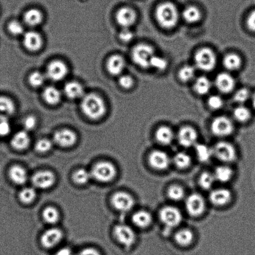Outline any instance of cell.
Returning a JSON list of instances; mask_svg holds the SVG:
<instances>
[{"mask_svg":"<svg viewBox=\"0 0 255 255\" xmlns=\"http://www.w3.org/2000/svg\"><path fill=\"white\" fill-rule=\"evenodd\" d=\"M56 181V177L53 172L43 170L36 172L31 177L32 185L36 188L47 189L53 186Z\"/></svg>","mask_w":255,"mask_h":255,"instance_id":"4fadbf2b","label":"cell"},{"mask_svg":"<svg viewBox=\"0 0 255 255\" xmlns=\"http://www.w3.org/2000/svg\"><path fill=\"white\" fill-rule=\"evenodd\" d=\"M53 141L62 147L74 146L77 141V136L73 131L69 129H62L55 132Z\"/></svg>","mask_w":255,"mask_h":255,"instance_id":"e0dca14e","label":"cell"},{"mask_svg":"<svg viewBox=\"0 0 255 255\" xmlns=\"http://www.w3.org/2000/svg\"><path fill=\"white\" fill-rule=\"evenodd\" d=\"M45 77L43 74L39 72H34L30 75L29 82L30 85L33 87H41L44 84Z\"/></svg>","mask_w":255,"mask_h":255,"instance_id":"7dc6e473","label":"cell"},{"mask_svg":"<svg viewBox=\"0 0 255 255\" xmlns=\"http://www.w3.org/2000/svg\"><path fill=\"white\" fill-rule=\"evenodd\" d=\"M186 211L190 216L199 217L204 214L206 208V201L201 194L193 193L185 200Z\"/></svg>","mask_w":255,"mask_h":255,"instance_id":"9c48e42d","label":"cell"},{"mask_svg":"<svg viewBox=\"0 0 255 255\" xmlns=\"http://www.w3.org/2000/svg\"><path fill=\"white\" fill-rule=\"evenodd\" d=\"M213 174L216 181L226 183L231 181L233 177L234 171L231 167L224 164L217 167Z\"/></svg>","mask_w":255,"mask_h":255,"instance_id":"f546056e","label":"cell"},{"mask_svg":"<svg viewBox=\"0 0 255 255\" xmlns=\"http://www.w3.org/2000/svg\"><path fill=\"white\" fill-rule=\"evenodd\" d=\"M43 44L41 35L35 31H29L24 34V46L30 51H39Z\"/></svg>","mask_w":255,"mask_h":255,"instance_id":"ffe728a7","label":"cell"},{"mask_svg":"<svg viewBox=\"0 0 255 255\" xmlns=\"http://www.w3.org/2000/svg\"><path fill=\"white\" fill-rule=\"evenodd\" d=\"M133 37V33L129 28H124L119 33L120 39L125 42L131 41Z\"/></svg>","mask_w":255,"mask_h":255,"instance_id":"db71d44e","label":"cell"},{"mask_svg":"<svg viewBox=\"0 0 255 255\" xmlns=\"http://www.w3.org/2000/svg\"><path fill=\"white\" fill-rule=\"evenodd\" d=\"M252 104H253L254 108L255 109V93L252 96Z\"/></svg>","mask_w":255,"mask_h":255,"instance_id":"91938a15","label":"cell"},{"mask_svg":"<svg viewBox=\"0 0 255 255\" xmlns=\"http://www.w3.org/2000/svg\"><path fill=\"white\" fill-rule=\"evenodd\" d=\"M53 143L48 139H39L35 145V149L40 153H45L52 149Z\"/></svg>","mask_w":255,"mask_h":255,"instance_id":"f6af8a7d","label":"cell"},{"mask_svg":"<svg viewBox=\"0 0 255 255\" xmlns=\"http://www.w3.org/2000/svg\"><path fill=\"white\" fill-rule=\"evenodd\" d=\"M36 126V119L33 116H28L24 119V127L25 130H32Z\"/></svg>","mask_w":255,"mask_h":255,"instance_id":"11a10c76","label":"cell"},{"mask_svg":"<svg viewBox=\"0 0 255 255\" xmlns=\"http://www.w3.org/2000/svg\"><path fill=\"white\" fill-rule=\"evenodd\" d=\"M197 139H198V134L196 130L191 127H182L177 134L179 143L181 146L186 148L196 146L198 143Z\"/></svg>","mask_w":255,"mask_h":255,"instance_id":"5bb4252c","label":"cell"},{"mask_svg":"<svg viewBox=\"0 0 255 255\" xmlns=\"http://www.w3.org/2000/svg\"><path fill=\"white\" fill-rule=\"evenodd\" d=\"M208 104L211 109L218 110L222 108L224 105L223 99L218 96H213L210 97Z\"/></svg>","mask_w":255,"mask_h":255,"instance_id":"f907efd6","label":"cell"},{"mask_svg":"<svg viewBox=\"0 0 255 255\" xmlns=\"http://www.w3.org/2000/svg\"><path fill=\"white\" fill-rule=\"evenodd\" d=\"M9 177L14 184L22 185L26 183L27 180V174L26 169L19 165H14L10 167Z\"/></svg>","mask_w":255,"mask_h":255,"instance_id":"cb8c5ba5","label":"cell"},{"mask_svg":"<svg viewBox=\"0 0 255 255\" xmlns=\"http://www.w3.org/2000/svg\"><path fill=\"white\" fill-rule=\"evenodd\" d=\"M155 136L159 143L167 146L174 141L175 134L171 128L162 126L157 129Z\"/></svg>","mask_w":255,"mask_h":255,"instance_id":"d4e9b609","label":"cell"},{"mask_svg":"<svg viewBox=\"0 0 255 255\" xmlns=\"http://www.w3.org/2000/svg\"><path fill=\"white\" fill-rule=\"evenodd\" d=\"M114 236L118 243L127 248L133 246L136 242V235L131 227L119 224L114 228Z\"/></svg>","mask_w":255,"mask_h":255,"instance_id":"ba28073f","label":"cell"},{"mask_svg":"<svg viewBox=\"0 0 255 255\" xmlns=\"http://www.w3.org/2000/svg\"><path fill=\"white\" fill-rule=\"evenodd\" d=\"M112 206L117 211L127 212L131 211L135 205L134 197L126 192H117L111 198Z\"/></svg>","mask_w":255,"mask_h":255,"instance_id":"30bf717a","label":"cell"},{"mask_svg":"<svg viewBox=\"0 0 255 255\" xmlns=\"http://www.w3.org/2000/svg\"><path fill=\"white\" fill-rule=\"evenodd\" d=\"M232 194L229 189L218 188L212 190L209 195V200L215 206H226L231 201Z\"/></svg>","mask_w":255,"mask_h":255,"instance_id":"ac0fdd59","label":"cell"},{"mask_svg":"<svg viewBox=\"0 0 255 255\" xmlns=\"http://www.w3.org/2000/svg\"><path fill=\"white\" fill-rule=\"evenodd\" d=\"M201 12L199 8L194 6L186 7L182 12V17L189 23H196L201 19Z\"/></svg>","mask_w":255,"mask_h":255,"instance_id":"d6a6232c","label":"cell"},{"mask_svg":"<svg viewBox=\"0 0 255 255\" xmlns=\"http://www.w3.org/2000/svg\"><path fill=\"white\" fill-rule=\"evenodd\" d=\"M81 111L87 118L97 121L106 113V108L103 99L95 94H89L82 97Z\"/></svg>","mask_w":255,"mask_h":255,"instance_id":"6da1fadb","label":"cell"},{"mask_svg":"<svg viewBox=\"0 0 255 255\" xmlns=\"http://www.w3.org/2000/svg\"><path fill=\"white\" fill-rule=\"evenodd\" d=\"M216 85L219 91L222 93L228 94L233 91L236 86V81L231 75L224 72L217 76Z\"/></svg>","mask_w":255,"mask_h":255,"instance_id":"44dd1931","label":"cell"},{"mask_svg":"<svg viewBox=\"0 0 255 255\" xmlns=\"http://www.w3.org/2000/svg\"><path fill=\"white\" fill-rule=\"evenodd\" d=\"M223 63L229 71H237L241 67L242 59L237 54H229L224 57Z\"/></svg>","mask_w":255,"mask_h":255,"instance_id":"d590c367","label":"cell"},{"mask_svg":"<svg viewBox=\"0 0 255 255\" xmlns=\"http://www.w3.org/2000/svg\"><path fill=\"white\" fill-rule=\"evenodd\" d=\"M195 63L197 68L203 71H211L216 67V54L209 48L200 49L195 56Z\"/></svg>","mask_w":255,"mask_h":255,"instance_id":"8992f818","label":"cell"},{"mask_svg":"<svg viewBox=\"0 0 255 255\" xmlns=\"http://www.w3.org/2000/svg\"><path fill=\"white\" fill-rule=\"evenodd\" d=\"M72 180L75 183L79 185H84L87 183L92 178L91 172L86 169H79L76 170L72 174Z\"/></svg>","mask_w":255,"mask_h":255,"instance_id":"60d3db41","label":"cell"},{"mask_svg":"<svg viewBox=\"0 0 255 255\" xmlns=\"http://www.w3.org/2000/svg\"><path fill=\"white\" fill-rule=\"evenodd\" d=\"M212 132L218 137H226L231 135L234 130L233 123L226 117H219L215 119L211 125Z\"/></svg>","mask_w":255,"mask_h":255,"instance_id":"7c38bea8","label":"cell"},{"mask_svg":"<svg viewBox=\"0 0 255 255\" xmlns=\"http://www.w3.org/2000/svg\"><path fill=\"white\" fill-rule=\"evenodd\" d=\"M119 82L120 86L126 89L132 88L134 83V79L128 75L121 76V78L119 79Z\"/></svg>","mask_w":255,"mask_h":255,"instance_id":"f5cc1de1","label":"cell"},{"mask_svg":"<svg viewBox=\"0 0 255 255\" xmlns=\"http://www.w3.org/2000/svg\"><path fill=\"white\" fill-rule=\"evenodd\" d=\"M247 24L251 31L255 32V9L249 14L247 18Z\"/></svg>","mask_w":255,"mask_h":255,"instance_id":"9f6ffc18","label":"cell"},{"mask_svg":"<svg viewBox=\"0 0 255 255\" xmlns=\"http://www.w3.org/2000/svg\"><path fill=\"white\" fill-rule=\"evenodd\" d=\"M148 161L152 168L157 171H164L170 166L172 160L166 152L155 149L149 154Z\"/></svg>","mask_w":255,"mask_h":255,"instance_id":"8fae6325","label":"cell"},{"mask_svg":"<svg viewBox=\"0 0 255 255\" xmlns=\"http://www.w3.org/2000/svg\"><path fill=\"white\" fill-rule=\"evenodd\" d=\"M153 218L148 211L141 210L135 212L132 216V222L135 226L140 229H146L152 223Z\"/></svg>","mask_w":255,"mask_h":255,"instance_id":"603a6c76","label":"cell"},{"mask_svg":"<svg viewBox=\"0 0 255 255\" xmlns=\"http://www.w3.org/2000/svg\"><path fill=\"white\" fill-rule=\"evenodd\" d=\"M126 63L123 58L119 55H113L107 60L106 67L109 73L112 76H118L124 71Z\"/></svg>","mask_w":255,"mask_h":255,"instance_id":"7402d4cb","label":"cell"},{"mask_svg":"<svg viewBox=\"0 0 255 255\" xmlns=\"http://www.w3.org/2000/svg\"><path fill=\"white\" fill-rule=\"evenodd\" d=\"M10 132H11V126L8 119H0V136H6Z\"/></svg>","mask_w":255,"mask_h":255,"instance_id":"816d5d0a","label":"cell"},{"mask_svg":"<svg viewBox=\"0 0 255 255\" xmlns=\"http://www.w3.org/2000/svg\"><path fill=\"white\" fill-rule=\"evenodd\" d=\"M24 19L28 26L34 27L41 23L43 16L38 9H31L25 12Z\"/></svg>","mask_w":255,"mask_h":255,"instance_id":"1f68e13d","label":"cell"},{"mask_svg":"<svg viewBox=\"0 0 255 255\" xmlns=\"http://www.w3.org/2000/svg\"><path fill=\"white\" fill-rule=\"evenodd\" d=\"M167 196L172 201H181L186 197V192L180 185L173 184L167 189Z\"/></svg>","mask_w":255,"mask_h":255,"instance_id":"8d00e7d4","label":"cell"},{"mask_svg":"<svg viewBox=\"0 0 255 255\" xmlns=\"http://www.w3.org/2000/svg\"><path fill=\"white\" fill-rule=\"evenodd\" d=\"M211 82L206 77H201L197 79L194 84V90L199 95H206L209 93L211 89Z\"/></svg>","mask_w":255,"mask_h":255,"instance_id":"74e56055","label":"cell"},{"mask_svg":"<svg viewBox=\"0 0 255 255\" xmlns=\"http://www.w3.org/2000/svg\"><path fill=\"white\" fill-rule=\"evenodd\" d=\"M92 178L96 181L107 183L112 181L116 176L117 170L113 164L108 161H100L91 169Z\"/></svg>","mask_w":255,"mask_h":255,"instance_id":"3957f363","label":"cell"},{"mask_svg":"<svg viewBox=\"0 0 255 255\" xmlns=\"http://www.w3.org/2000/svg\"><path fill=\"white\" fill-rule=\"evenodd\" d=\"M234 116L237 121L245 123L251 119V112L247 107L239 106L234 110Z\"/></svg>","mask_w":255,"mask_h":255,"instance_id":"7bdbcfd3","label":"cell"},{"mask_svg":"<svg viewBox=\"0 0 255 255\" xmlns=\"http://www.w3.org/2000/svg\"><path fill=\"white\" fill-rule=\"evenodd\" d=\"M172 161L179 169H184L191 166L192 158L187 152L180 151L174 155Z\"/></svg>","mask_w":255,"mask_h":255,"instance_id":"836d02e7","label":"cell"},{"mask_svg":"<svg viewBox=\"0 0 255 255\" xmlns=\"http://www.w3.org/2000/svg\"><path fill=\"white\" fill-rule=\"evenodd\" d=\"M64 93L70 99H77L84 97V89L77 82H70L64 87Z\"/></svg>","mask_w":255,"mask_h":255,"instance_id":"83f0119b","label":"cell"},{"mask_svg":"<svg viewBox=\"0 0 255 255\" xmlns=\"http://www.w3.org/2000/svg\"><path fill=\"white\" fill-rule=\"evenodd\" d=\"M194 147L196 148L197 158L200 161H208L214 156L213 149L206 144L197 143Z\"/></svg>","mask_w":255,"mask_h":255,"instance_id":"e575fe53","label":"cell"},{"mask_svg":"<svg viewBox=\"0 0 255 255\" xmlns=\"http://www.w3.org/2000/svg\"><path fill=\"white\" fill-rule=\"evenodd\" d=\"M44 221L49 224H55L59 221L60 215L59 211L54 207H46L42 212Z\"/></svg>","mask_w":255,"mask_h":255,"instance_id":"f35d334b","label":"cell"},{"mask_svg":"<svg viewBox=\"0 0 255 255\" xmlns=\"http://www.w3.org/2000/svg\"><path fill=\"white\" fill-rule=\"evenodd\" d=\"M212 149L214 156L224 163H231L237 159L236 147L231 142L219 141Z\"/></svg>","mask_w":255,"mask_h":255,"instance_id":"5b68a950","label":"cell"},{"mask_svg":"<svg viewBox=\"0 0 255 255\" xmlns=\"http://www.w3.org/2000/svg\"><path fill=\"white\" fill-rule=\"evenodd\" d=\"M251 92L247 89H241L236 92L234 96L235 101L240 104H243L249 101Z\"/></svg>","mask_w":255,"mask_h":255,"instance_id":"c3c4849f","label":"cell"},{"mask_svg":"<svg viewBox=\"0 0 255 255\" xmlns=\"http://www.w3.org/2000/svg\"><path fill=\"white\" fill-rule=\"evenodd\" d=\"M194 239V232L189 229H182L175 234V241L182 247L190 246Z\"/></svg>","mask_w":255,"mask_h":255,"instance_id":"f1b7e54d","label":"cell"},{"mask_svg":"<svg viewBox=\"0 0 255 255\" xmlns=\"http://www.w3.org/2000/svg\"><path fill=\"white\" fill-rule=\"evenodd\" d=\"M30 143V137L26 130L16 132L12 136L11 144L12 147L19 151L26 149Z\"/></svg>","mask_w":255,"mask_h":255,"instance_id":"484cf974","label":"cell"},{"mask_svg":"<svg viewBox=\"0 0 255 255\" xmlns=\"http://www.w3.org/2000/svg\"><path fill=\"white\" fill-rule=\"evenodd\" d=\"M76 255H101V254L96 249L90 247V248L82 249Z\"/></svg>","mask_w":255,"mask_h":255,"instance_id":"6f0895ef","label":"cell"},{"mask_svg":"<svg viewBox=\"0 0 255 255\" xmlns=\"http://www.w3.org/2000/svg\"><path fill=\"white\" fill-rule=\"evenodd\" d=\"M68 72L66 64L61 61H53L47 67V76L52 81H60L64 79Z\"/></svg>","mask_w":255,"mask_h":255,"instance_id":"2e32d148","label":"cell"},{"mask_svg":"<svg viewBox=\"0 0 255 255\" xmlns=\"http://www.w3.org/2000/svg\"><path fill=\"white\" fill-rule=\"evenodd\" d=\"M15 111L14 102L8 97L0 96V119H8Z\"/></svg>","mask_w":255,"mask_h":255,"instance_id":"4316f807","label":"cell"},{"mask_svg":"<svg viewBox=\"0 0 255 255\" xmlns=\"http://www.w3.org/2000/svg\"><path fill=\"white\" fill-rule=\"evenodd\" d=\"M18 197L22 204H29L36 199V192L32 187H25L19 192Z\"/></svg>","mask_w":255,"mask_h":255,"instance_id":"b9f144b4","label":"cell"},{"mask_svg":"<svg viewBox=\"0 0 255 255\" xmlns=\"http://www.w3.org/2000/svg\"><path fill=\"white\" fill-rule=\"evenodd\" d=\"M196 75V69L192 66H186L180 70L179 73V79L183 82L191 81Z\"/></svg>","mask_w":255,"mask_h":255,"instance_id":"ee69618b","label":"cell"},{"mask_svg":"<svg viewBox=\"0 0 255 255\" xmlns=\"http://www.w3.org/2000/svg\"><path fill=\"white\" fill-rule=\"evenodd\" d=\"M56 255H76L72 252L71 249L68 248H63L60 249L57 252Z\"/></svg>","mask_w":255,"mask_h":255,"instance_id":"680465c9","label":"cell"},{"mask_svg":"<svg viewBox=\"0 0 255 255\" xmlns=\"http://www.w3.org/2000/svg\"><path fill=\"white\" fill-rule=\"evenodd\" d=\"M159 219L165 226L169 229L174 228L179 226L182 221V214L177 207L167 206L159 212Z\"/></svg>","mask_w":255,"mask_h":255,"instance_id":"52a82bcc","label":"cell"},{"mask_svg":"<svg viewBox=\"0 0 255 255\" xmlns=\"http://www.w3.org/2000/svg\"><path fill=\"white\" fill-rule=\"evenodd\" d=\"M155 55L154 49L148 44L137 45L132 51V58L134 63L144 69L151 66V62Z\"/></svg>","mask_w":255,"mask_h":255,"instance_id":"277c9868","label":"cell"},{"mask_svg":"<svg viewBox=\"0 0 255 255\" xmlns=\"http://www.w3.org/2000/svg\"><path fill=\"white\" fill-rule=\"evenodd\" d=\"M63 238V233L57 228H51L45 231L41 237V244L44 248L50 249L56 247Z\"/></svg>","mask_w":255,"mask_h":255,"instance_id":"9a60e30c","label":"cell"},{"mask_svg":"<svg viewBox=\"0 0 255 255\" xmlns=\"http://www.w3.org/2000/svg\"><path fill=\"white\" fill-rule=\"evenodd\" d=\"M167 66H168V62L166 59L155 55L152 59L150 67H152L158 71H164L167 68Z\"/></svg>","mask_w":255,"mask_h":255,"instance_id":"bcb514c9","label":"cell"},{"mask_svg":"<svg viewBox=\"0 0 255 255\" xmlns=\"http://www.w3.org/2000/svg\"><path fill=\"white\" fill-rule=\"evenodd\" d=\"M156 17L160 26L165 29L174 28L178 23L179 12L177 6L171 2H165L157 6Z\"/></svg>","mask_w":255,"mask_h":255,"instance_id":"7a4b0ae2","label":"cell"},{"mask_svg":"<svg viewBox=\"0 0 255 255\" xmlns=\"http://www.w3.org/2000/svg\"><path fill=\"white\" fill-rule=\"evenodd\" d=\"M42 97L46 103L56 106L61 101V94L59 90L54 87H47L44 90Z\"/></svg>","mask_w":255,"mask_h":255,"instance_id":"4dcf8cb0","label":"cell"},{"mask_svg":"<svg viewBox=\"0 0 255 255\" xmlns=\"http://www.w3.org/2000/svg\"><path fill=\"white\" fill-rule=\"evenodd\" d=\"M137 15L134 9L129 7H121L116 13V20L124 28H129L136 21Z\"/></svg>","mask_w":255,"mask_h":255,"instance_id":"d6986e66","label":"cell"},{"mask_svg":"<svg viewBox=\"0 0 255 255\" xmlns=\"http://www.w3.org/2000/svg\"><path fill=\"white\" fill-rule=\"evenodd\" d=\"M7 29L10 33L14 36H19L24 32L23 26L17 21L10 22L7 25Z\"/></svg>","mask_w":255,"mask_h":255,"instance_id":"681fc988","label":"cell"},{"mask_svg":"<svg viewBox=\"0 0 255 255\" xmlns=\"http://www.w3.org/2000/svg\"><path fill=\"white\" fill-rule=\"evenodd\" d=\"M216 181L214 174L209 172H204L199 177V184L202 189L208 191L212 188Z\"/></svg>","mask_w":255,"mask_h":255,"instance_id":"ab89813d","label":"cell"}]
</instances>
